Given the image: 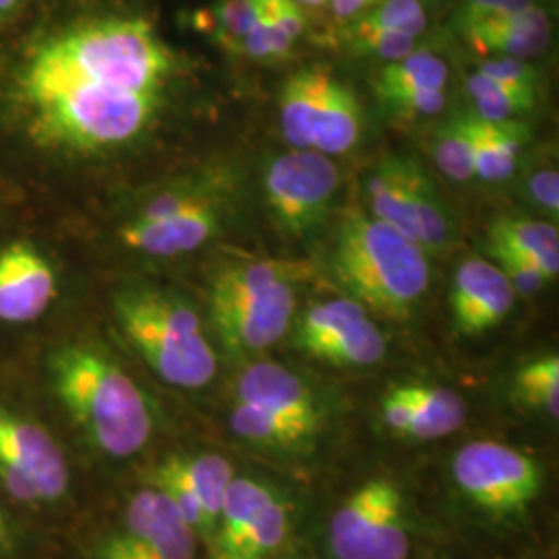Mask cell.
Listing matches in <instances>:
<instances>
[{"instance_id": "e575fe53", "label": "cell", "mask_w": 559, "mask_h": 559, "mask_svg": "<svg viewBox=\"0 0 559 559\" xmlns=\"http://www.w3.org/2000/svg\"><path fill=\"white\" fill-rule=\"evenodd\" d=\"M346 40H348V48L353 52L390 60V62L404 59L411 52H415V38H411L406 34H399V32H385L378 27H369V25H362L360 21H357L348 29Z\"/></svg>"}, {"instance_id": "83f0119b", "label": "cell", "mask_w": 559, "mask_h": 559, "mask_svg": "<svg viewBox=\"0 0 559 559\" xmlns=\"http://www.w3.org/2000/svg\"><path fill=\"white\" fill-rule=\"evenodd\" d=\"M230 427L240 440L249 441L265 450H302L311 445L297 429L286 425L278 417L270 415L258 404L237 400L230 411Z\"/></svg>"}, {"instance_id": "74e56055", "label": "cell", "mask_w": 559, "mask_h": 559, "mask_svg": "<svg viewBox=\"0 0 559 559\" xmlns=\"http://www.w3.org/2000/svg\"><path fill=\"white\" fill-rule=\"evenodd\" d=\"M381 104L400 119H423L440 115L445 106V90H417L380 98Z\"/></svg>"}, {"instance_id": "52a82bcc", "label": "cell", "mask_w": 559, "mask_h": 559, "mask_svg": "<svg viewBox=\"0 0 559 559\" xmlns=\"http://www.w3.org/2000/svg\"><path fill=\"white\" fill-rule=\"evenodd\" d=\"M340 187V170L313 150L280 154L265 166L263 195L286 237L305 239L328 222Z\"/></svg>"}, {"instance_id": "8992f818", "label": "cell", "mask_w": 559, "mask_h": 559, "mask_svg": "<svg viewBox=\"0 0 559 559\" xmlns=\"http://www.w3.org/2000/svg\"><path fill=\"white\" fill-rule=\"evenodd\" d=\"M330 551L336 559H406L411 522L406 500L392 479L365 480L330 520Z\"/></svg>"}, {"instance_id": "7402d4cb", "label": "cell", "mask_w": 559, "mask_h": 559, "mask_svg": "<svg viewBox=\"0 0 559 559\" xmlns=\"http://www.w3.org/2000/svg\"><path fill=\"white\" fill-rule=\"evenodd\" d=\"M278 493L251 477H235L222 503L221 519L212 539L214 559H230L265 503Z\"/></svg>"}, {"instance_id": "b9f144b4", "label": "cell", "mask_w": 559, "mask_h": 559, "mask_svg": "<svg viewBox=\"0 0 559 559\" xmlns=\"http://www.w3.org/2000/svg\"><path fill=\"white\" fill-rule=\"evenodd\" d=\"M380 417L388 431L396 433L400 438H406L408 425H411V406L402 392V385L390 388L380 404Z\"/></svg>"}, {"instance_id": "2e32d148", "label": "cell", "mask_w": 559, "mask_h": 559, "mask_svg": "<svg viewBox=\"0 0 559 559\" xmlns=\"http://www.w3.org/2000/svg\"><path fill=\"white\" fill-rule=\"evenodd\" d=\"M468 44L480 52L501 59H537L551 44V21L539 7L485 21L462 32Z\"/></svg>"}, {"instance_id": "5bb4252c", "label": "cell", "mask_w": 559, "mask_h": 559, "mask_svg": "<svg viewBox=\"0 0 559 559\" xmlns=\"http://www.w3.org/2000/svg\"><path fill=\"white\" fill-rule=\"evenodd\" d=\"M516 295L493 261L466 258L459 265L452 290L450 309L456 332L462 336H480L501 321L514 307Z\"/></svg>"}, {"instance_id": "277c9868", "label": "cell", "mask_w": 559, "mask_h": 559, "mask_svg": "<svg viewBox=\"0 0 559 559\" xmlns=\"http://www.w3.org/2000/svg\"><path fill=\"white\" fill-rule=\"evenodd\" d=\"M115 311L122 334L162 381L200 390L214 380L218 359L189 302L156 288H129L117 295Z\"/></svg>"}, {"instance_id": "ac0fdd59", "label": "cell", "mask_w": 559, "mask_h": 559, "mask_svg": "<svg viewBox=\"0 0 559 559\" xmlns=\"http://www.w3.org/2000/svg\"><path fill=\"white\" fill-rule=\"evenodd\" d=\"M311 272L313 270L307 261L280 258L235 261L218 270V274L212 280L210 309L230 305L276 284H299L309 278Z\"/></svg>"}, {"instance_id": "ee69618b", "label": "cell", "mask_w": 559, "mask_h": 559, "mask_svg": "<svg viewBox=\"0 0 559 559\" xmlns=\"http://www.w3.org/2000/svg\"><path fill=\"white\" fill-rule=\"evenodd\" d=\"M27 0H0V27L15 20Z\"/></svg>"}, {"instance_id": "60d3db41", "label": "cell", "mask_w": 559, "mask_h": 559, "mask_svg": "<svg viewBox=\"0 0 559 559\" xmlns=\"http://www.w3.org/2000/svg\"><path fill=\"white\" fill-rule=\"evenodd\" d=\"M526 195L545 214L558 218L559 175L556 168H540L526 179Z\"/></svg>"}, {"instance_id": "bcb514c9", "label": "cell", "mask_w": 559, "mask_h": 559, "mask_svg": "<svg viewBox=\"0 0 559 559\" xmlns=\"http://www.w3.org/2000/svg\"><path fill=\"white\" fill-rule=\"evenodd\" d=\"M7 537V524H4V519H2V512H0V540Z\"/></svg>"}, {"instance_id": "e0dca14e", "label": "cell", "mask_w": 559, "mask_h": 559, "mask_svg": "<svg viewBox=\"0 0 559 559\" xmlns=\"http://www.w3.org/2000/svg\"><path fill=\"white\" fill-rule=\"evenodd\" d=\"M362 195L367 214L419 245V226L415 221L408 187V158H383L362 182Z\"/></svg>"}, {"instance_id": "603a6c76", "label": "cell", "mask_w": 559, "mask_h": 559, "mask_svg": "<svg viewBox=\"0 0 559 559\" xmlns=\"http://www.w3.org/2000/svg\"><path fill=\"white\" fill-rule=\"evenodd\" d=\"M475 177L485 182L510 179L528 141V127L519 120L489 122L473 115Z\"/></svg>"}, {"instance_id": "ab89813d", "label": "cell", "mask_w": 559, "mask_h": 559, "mask_svg": "<svg viewBox=\"0 0 559 559\" xmlns=\"http://www.w3.org/2000/svg\"><path fill=\"white\" fill-rule=\"evenodd\" d=\"M477 73L487 75L491 80L514 83V85L537 87V83H539V71L533 64H528L526 60L493 57V59L483 60L479 69H477Z\"/></svg>"}, {"instance_id": "4316f807", "label": "cell", "mask_w": 559, "mask_h": 559, "mask_svg": "<svg viewBox=\"0 0 559 559\" xmlns=\"http://www.w3.org/2000/svg\"><path fill=\"white\" fill-rule=\"evenodd\" d=\"M448 64L429 50H415L404 59L388 62L373 78L378 98L417 90H445Z\"/></svg>"}, {"instance_id": "d590c367", "label": "cell", "mask_w": 559, "mask_h": 559, "mask_svg": "<svg viewBox=\"0 0 559 559\" xmlns=\"http://www.w3.org/2000/svg\"><path fill=\"white\" fill-rule=\"evenodd\" d=\"M293 46L295 44L280 32L278 25L274 23L272 15L265 9V2L261 0L260 20L251 27V32L240 40L235 52L245 55L249 59H284L293 50Z\"/></svg>"}, {"instance_id": "44dd1931", "label": "cell", "mask_w": 559, "mask_h": 559, "mask_svg": "<svg viewBox=\"0 0 559 559\" xmlns=\"http://www.w3.org/2000/svg\"><path fill=\"white\" fill-rule=\"evenodd\" d=\"M195 496L210 528V543L214 539L216 524L221 519L224 496L235 479L233 462L221 454H195V456H170L160 464Z\"/></svg>"}, {"instance_id": "4dcf8cb0", "label": "cell", "mask_w": 559, "mask_h": 559, "mask_svg": "<svg viewBox=\"0 0 559 559\" xmlns=\"http://www.w3.org/2000/svg\"><path fill=\"white\" fill-rule=\"evenodd\" d=\"M261 15V0H221L195 15V27L212 34L221 46L237 50Z\"/></svg>"}, {"instance_id": "836d02e7", "label": "cell", "mask_w": 559, "mask_h": 559, "mask_svg": "<svg viewBox=\"0 0 559 559\" xmlns=\"http://www.w3.org/2000/svg\"><path fill=\"white\" fill-rule=\"evenodd\" d=\"M357 21L369 27L417 38L427 27V13L420 0H383Z\"/></svg>"}, {"instance_id": "7bdbcfd3", "label": "cell", "mask_w": 559, "mask_h": 559, "mask_svg": "<svg viewBox=\"0 0 559 559\" xmlns=\"http://www.w3.org/2000/svg\"><path fill=\"white\" fill-rule=\"evenodd\" d=\"M378 2L380 0H332V9H334V15L340 20H355Z\"/></svg>"}, {"instance_id": "9c48e42d", "label": "cell", "mask_w": 559, "mask_h": 559, "mask_svg": "<svg viewBox=\"0 0 559 559\" xmlns=\"http://www.w3.org/2000/svg\"><path fill=\"white\" fill-rule=\"evenodd\" d=\"M221 198L205 189L152 216H129L117 230L120 245L147 258H179L198 251L221 230Z\"/></svg>"}, {"instance_id": "5b68a950", "label": "cell", "mask_w": 559, "mask_h": 559, "mask_svg": "<svg viewBox=\"0 0 559 559\" xmlns=\"http://www.w3.org/2000/svg\"><path fill=\"white\" fill-rule=\"evenodd\" d=\"M460 493L491 519H516L543 491L539 462L501 441L464 443L452 462Z\"/></svg>"}, {"instance_id": "f1b7e54d", "label": "cell", "mask_w": 559, "mask_h": 559, "mask_svg": "<svg viewBox=\"0 0 559 559\" xmlns=\"http://www.w3.org/2000/svg\"><path fill=\"white\" fill-rule=\"evenodd\" d=\"M466 92L475 102V117L489 122L514 120L537 102V87L514 85L475 73L466 80Z\"/></svg>"}, {"instance_id": "4fadbf2b", "label": "cell", "mask_w": 559, "mask_h": 559, "mask_svg": "<svg viewBox=\"0 0 559 559\" xmlns=\"http://www.w3.org/2000/svg\"><path fill=\"white\" fill-rule=\"evenodd\" d=\"M0 462L27 480L40 501H57L69 489V462L57 440L38 423L0 408Z\"/></svg>"}, {"instance_id": "7a4b0ae2", "label": "cell", "mask_w": 559, "mask_h": 559, "mask_svg": "<svg viewBox=\"0 0 559 559\" xmlns=\"http://www.w3.org/2000/svg\"><path fill=\"white\" fill-rule=\"evenodd\" d=\"M330 270L348 299L396 321L413 316L431 280L425 249L357 203L340 218Z\"/></svg>"}, {"instance_id": "f6af8a7d", "label": "cell", "mask_w": 559, "mask_h": 559, "mask_svg": "<svg viewBox=\"0 0 559 559\" xmlns=\"http://www.w3.org/2000/svg\"><path fill=\"white\" fill-rule=\"evenodd\" d=\"M295 2H297L299 7L300 4H305V7H313V9H316V7H323L328 0H295Z\"/></svg>"}, {"instance_id": "7c38bea8", "label": "cell", "mask_w": 559, "mask_h": 559, "mask_svg": "<svg viewBox=\"0 0 559 559\" xmlns=\"http://www.w3.org/2000/svg\"><path fill=\"white\" fill-rule=\"evenodd\" d=\"M237 400L265 408L309 443L320 436L325 415L309 383L280 362H251L237 381Z\"/></svg>"}, {"instance_id": "ba28073f", "label": "cell", "mask_w": 559, "mask_h": 559, "mask_svg": "<svg viewBox=\"0 0 559 559\" xmlns=\"http://www.w3.org/2000/svg\"><path fill=\"white\" fill-rule=\"evenodd\" d=\"M297 348L334 367H373L385 353L388 342L369 311L348 297L311 305L293 323Z\"/></svg>"}, {"instance_id": "ffe728a7", "label": "cell", "mask_w": 559, "mask_h": 559, "mask_svg": "<svg viewBox=\"0 0 559 559\" xmlns=\"http://www.w3.org/2000/svg\"><path fill=\"white\" fill-rule=\"evenodd\" d=\"M411 406L408 440H441L459 431L468 419V404L459 392L436 383H402Z\"/></svg>"}, {"instance_id": "d6a6232c", "label": "cell", "mask_w": 559, "mask_h": 559, "mask_svg": "<svg viewBox=\"0 0 559 559\" xmlns=\"http://www.w3.org/2000/svg\"><path fill=\"white\" fill-rule=\"evenodd\" d=\"M516 390L522 402L539 408L547 417H559V357L545 355L526 362L516 373Z\"/></svg>"}, {"instance_id": "6da1fadb", "label": "cell", "mask_w": 559, "mask_h": 559, "mask_svg": "<svg viewBox=\"0 0 559 559\" xmlns=\"http://www.w3.org/2000/svg\"><path fill=\"white\" fill-rule=\"evenodd\" d=\"M179 73L150 15L27 0L0 27V141L48 164L112 158L156 131Z\"/></svg>"}, {"instance_id": "f546056e", "label": "cell", "mask_w": 559, "mask_h": 559, "mask_svg": "<svg viewBox=\"0 0 559 559\" xmlns=\"http://www.w3.org/2000/svg\"><path fill=\"white\" fill-rule=\"evenodd\" d=\"M433 158L448 179L456 182L475 179L473 115H460L441 127L433 141Z\"/></svg>"}, {"instance_id": "9a60e30c", "label": "cell", "mask_w": 559, "mask_h": 559, "mask_svg": "<svg viewBox=\"0 0 559 559\" xmlns=\"http://www.w3.org/2000/svg\"><path fill=\"white\" fill-rule=\"evenodd\" d=\"M57 299V274L50 261L27 240L0 249V321L40 320Z\"/></svg>"}, {"instance_id": "d6986e66", "label": "cell", "mask_w": 559, "mask_h": 559, "mask_svg": "<svg viewBox=\"0 0 559 559\" xmlns=\"http://www.w3.org/2000/svg\"><path fill=\"white\" fill-rule=\"evenodd\" d=\"M330 81L332 75L323 67L300 69L286 81L280 96V124L295 150H311Z\"/></svg>"}, {"instance_id": "484cf974", "label": "cell", "mask_w": 559, "mask_h": 559, "mask_svg": "<svg viewBox=\"0 0 559 559\" xmlns=\"http://www.w3.org/2000/svg\"><path fill=\"white\" fill-rule=\"evenodd\" d=\"M408 187L415 221L419 226V245L425 253H443L454 242L456 230L450 218L448 207L443 205L440 193L423 170L419 162L408 158Z\"/></svg>"}, {"instance_id": "3957f363", "label": "cell", "mask_w": 559, "mask_h": 559, "mask_svg": "<svg viewBox=\"0 0 559 559\" xmlns=\"http://www.w3.org/2000/svg\"><path fill=\"white\" fill-rule=\"evenodd\" d=\"M62 406L102 454L129 459L154 433V417L140 385L102 350L83 344L60 348L50 360Z\"/></svg>"}, {"instance_id": "f35d334b", "label": "cell", "mask_w": 559, "mask_h": 559, "mask_svg": "<svg viewBox=\"0 0 559 559\" xmlns=\"http://www.w3.org/2000/svg\"><path fill=\"white\" fill-rule=\"evenodd\" d=\"M533 4V0H466L456 15V27L462 34L479 23L520 13Z\"/></svg>"}, {"instance_id": "1f68e13d", "label": "cell", "mask_w": 559, "mask_h": 559, "mask_svg": "<svg viewBox=\"0 0 559 559\" xmlns=\"http://www.w3.org/2000/svg\"><path fill=\"white\" fill-rule=\"evenodd\" d=\"M290 506L276 496L261 508L245 539L230 559H267L290 533Z\"/></svg>"}, {"instance_id": "8d00e7d4", "label": "cell", "mask_w": 559, "mask_h": 559, "mask_svg": "<svg viewBox=\"0 0 559 559\" xmlns=\"http://www.w3.org/2000/svg\"><path fill=\"white\" fill-rule=\"evenodd\" d=\"M493 263L503 272V276L510 282L514 295L520 297H535L547 284H551L547 276L540 272L535 263H531L520 255H514L500 247H487Z\"/></svg>"}, {"instance_id": "30bf717a", "label": "cell", "mask_w": 559, "mask_h": 559, "mask_svg": "<svg viewBox=\"0 0 559 559\" xmlns=\"http://www.w3.org/2000/svg\"><path fill=\"white\" fill-rule=\"evenodd\" d=\"M195 531L158 487L138 491L124 526L102 549V559H195Z\"/></svg>"}, {"instance_id": "cb8c5ba5", "label": "cell", "mask_w": 559, "mask_h": 559, "mask_svg": "<svg viewBox=\"0 0 559 559\" xmlns=\"http://www.w3.org/2000/svg\"><path fill=\"white\" fill-rule=\"evenodd\" d=\"M362 133V110L353 90L344 83L330 81L320 119L313 131V152L323 156H340L350 152Z\"/></svg>"}, {"instance_id": "8fae6325", "label": "cell", "mask_w": 559, "mask_h": 559, "mask_svg": "<svg viewBox=\"0 0 559 559\" xmlns=\"http://www.w3.org/2000/svg\"><path fill=\"white\" fill-rule=\"evenodd\" d=\"M297 284H276L230 305L210 309L224 346L235 355L260 353L284 338L297 311Z\"/></svg>"}, {"instance_id": "d4e9b609", "label": "cell", "mask_w": 559, "mask_h": 559, "mask_svg": "<svg viewBox=\"0 0 559 559\" xmlns=\"http://www.w3.org/2000/svg\"><path fill=\"white\" fill-rule=\"evenodd\" d=\"M535 263L549 282L559 274L558 228L549 222L500 218L489 230V245Z\"/></svg>"}]
</instances>
